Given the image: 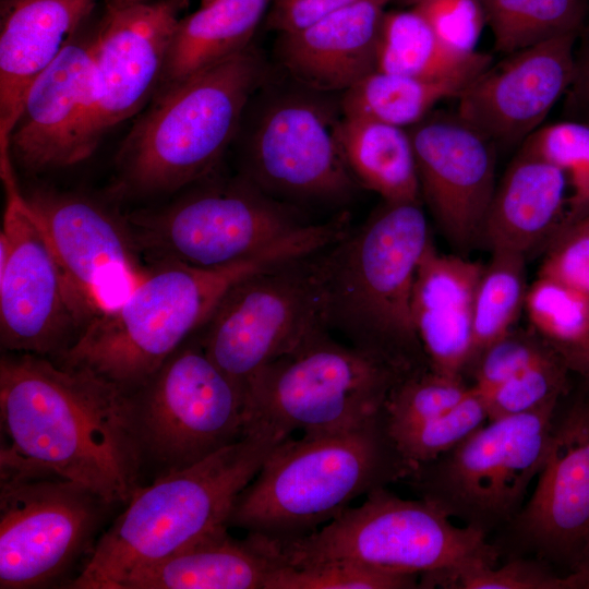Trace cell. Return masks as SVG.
I'll list each match as a JSON object with an SVG mask.
<instances>
[{
  "mask_svg": "<svg viewBox=\"0 0 589 589\" xmlns=\"http://www.w3.org/2000/svg\"><path fill=\"white\" fill-rule=\"evenodd\" d=\"M0 424V466L53 473L112 506L143 485L129 392L88 369L4 351Z\"/></svg>",
  "mask_w": 589,
  "mask_h": 589,
  "instance_id": "cell-1",
  "label": "cell"
},
{
  "mask_svg": "<svg viewBox=\"0 0 589 589\" xmlns=\"http://www.w3.org/2000/svg\"><path fill=\"white\" fill-rule=\"evenodd\" d=\"M328 241L327 229L312 224L224 266L156 262L124 301L94 317L56 361L88 369L131 392L205 325L237 283L274 264L316 252Z\"/></svg>",
  "mask_w": 589,
  "mask_h": 589,
  "instance_id": "cell-2",
  "label": "cell"
},
{
  "mask_svg": "<svg viewBox=\"0 0 589 589\" xmlns=\"http://www.w3.org/2000/svg\"><path fill=\"white\" fill-rule=\"evenodd\" d=\"M287 438L249 429L205 459L140 486L69 588L117 589L130 573L228 527L239 494Z\"/></svg>",
  "mask_w": 589,
  "mask_h": 589,
  "instance_id": "cell-3",
  "label": "cell"
},
{
  "mask_svg": "<svg viewBox=\"0 0 589 589\" xmlns=\"http://www.w3.org/2000/svg\"><path fill=\"white\" fill-rule=\"evenodd\" d=\"M430 241L420 202L384 201L362 225L328 248L325 327L405 374L424 369L411 299Z\"/></svg>",
  "mask_w": 589,
  "mask_h": 589,
  "instance_id": "cell-4",
  "label": "cell"
},
{
  "mask_svg": "<svg viewBox=\"0 0 589 589\" xmlns=\"http://www.w3.org/2000/svg\"><path fill=\"white\" fill-rule=\"evenodd\" d=\"M410 472L386 431L383 410L351 430L290 436L239 494L228 527L275 542L296 540Z\"/></svg>",
  "mask_w": 589,
  "mask_h": 589,
  "instance_id": "cell-5",
  "label": "cell"
},
{
  "mask_svg": "<svg viewBox=\"0 0 589 589\" xmlns=\"http://www.w3.org/2000/svg\"><path fill=\"white\" fill-rule=\"evenodd\" d=\"M264 74L250 48L158 89L117 154L112 191L172 193L213 172Z\"/></svg>",
  "mask_w": 589,
  "mask_h": 589,
  "instance_id": "cell-6",
  "label": "cell"
},
{
  "mask_svg": "<svg viewBox=\"0 0 589 589\" xmlns=\"http://www.w3.org/2000/svg\"><path fill=\"white\" fill-rule=\"evenodd\" d=\"M473 527L452 524L432 503L401 498L385 488L348 507L317 530L291 541L275 542L288 566L347 561L373 569L422 575L420 585L435 587L444 578L479 562L494 565L495 549Z\"/></svg>",
  "mask_w": 589,
  "mask_h": 589,
  "instance_id": "cell-7",
  "label": "cell"
},
{
  "mask_svg": "<svg viewBox=\"0 0 589 589\" xmlns=\"http://www.w3.org/2000/svg\"><path fill=\"white\" fill-rule=\"evenodd\" d=\"M406 375L318 328L252 378L244 394L245 431L290 437L358 428L381 414L389 392Z\"/></svg>",
  "mask_w": 589,
  "mask_h": 589,
  "instance_id": "cell-8",
  "label": "cell"
},
{
  "mask_svg": "<svg viewBox=\"0 0 589 589\" xmlns=\"http://www.w3.org/2000/svg\"><path fill=\"white\" fill-rule=\"evenodd\" d=\"M129 401L143 474L152 471L153 480L205 459L245 433L244 396L197 337L129 392Z\"/></svg>",
  "mask_w": 589,
  "mask_h": 589,
  "instance_id": "cell-9",
  "label": "cell"
},
{
  "mask_svg": "<svg viewBox=\"0 0 589 589\" xmlns=\"http://www.w3.org/2000/svg\"><path fill=\"white\" fill-rule=\"evenodd\" d=\"M111 506L53 473L0 466V588H69Z\"/></svg>",
  "mask_w": 589,
  "mask_h": 589,
  "instance_id": "cell-10",
  "label": "cell"
},
{
  "mask_svg": "<svg viewBox=\"0 0 589 589\" xmlns=\"http://www.w3.org/2000/svg\"><path fill=\"white\" fill-rule=\"evenodd\" d=\"M557 402L488 420L409 476L421 498L485 534L512 521L544 464Z\"/></svg>",
  "mask_w": 589,
  "mask_h": 589,
  "instance_id": "cell-11",
  "label": "cell"
},
{
  "mask_svg": "<svg viewBox=\"0 0 589 589\" xmlns=\"http://www.w3.org/2000/svg\"><path fill=\"white\" fill-rule=\"evenodd\" d=\"M328 248L237 283L199 330L201 345L241 393L269 362L324 324ZM245 400V398H244Z\"/></svg>",
  "mask_w": 589,
  "mask_h": 589,
  "instance_id": "cell-12",
  "label": "cell"
},
{
  "mask_svg": "<svg viewBox=\"0 0 589 589\" xmlns=\"http://www.w3.org/2000/svg\"><path fill=\"white\" fill-rule=\"evenodd\" d=\"M123 220L139 252L156 262L206 268L251 257L313 224L300 207L275 200L245 177L200 188Z\"/></svg>",
  "mask_w": 589,
  "mask_h": 589,
  "instance_id": "cell-13",
  "label": "cell"
},
{
  "mask_svg": "<svg viewBox=\"0 0 589 589\" xmlns=\"http://www.w3.org/2000/svg\"><path fill=\"white\" fill-rule=\"evenodd\" d=\"M0 231V342L4 351L58 359L89 317L50 239L16 184L5 187Z\"/></svg>",
  "mask_w": 589,
  "mask_h": 589,
  "instance_id": "cell-14",
  "label": "cell"
},
{
  "mask_svg": "<svg viewBox=\"0 0 589 589\" xmlns=\"http://www.w3.org/2000/svg\"><path fill=\"white\" fill-rule=\"evenodd\" d=\"M337 124L309 97L277 99L248 141L244 177L275 200L300 208L346 202L358 183L345 161Z\"/></svg>",
  "mask_w": 589,
  "mask_h": 589,
  "instance_id": "cell-15",
  "label": "cell"
},
{
  "mask_svg": "<svg viewBox=\"0 0 589 589\" xmlns=\"http://www.w3.org/2000/svg\"><path fill=\"white\" fill-rule=\"evenodd\" d=\"M97 35L89 20L27 91L9 140L10 158L26 171L72 167L97 149Z\"/></svg>",
  "mask_w": 589,
  "mask_h": 589,
  "instance_id": "cell-16",
  "label": "cell"
},
{
  "mask_svg": "<svg viewBox=\"0 0 589 589\" xmlns=\"http://www.w3.org/2000/svg\"><path fill=\"white\" fill-rule=\"evenodd\" d=\"M24 196L89 322L118 306L147 274L123 217L72 193L38 189Z\"/></svg>",
  "mask_w": 589,
  "mask_h": 589,
  "instance_id": "cell-17",
  "label": "cell"
},
{
  "mask_svg": "<svg viewBox=\"0 0 589 589\" xmlns=\"http://www.w3.org/2000/svg\"><path fill=\"white\" fill-rule=\"evenodd\" d=\"M572 33L507 55L456 97V115L493 145L522 144L537 131L575 74Z\"/></svg>",
  "mask_w": 589,
  "mask_h": 589,
  "instance_id": "cell-18",
  "label": "cell"
},
{
  "mask_svg": "<svg viewBox=\"0 0 589 589\" xmlns=\"http://www.w3.org/2000/svg\"><path fill=\"white\" fill-rule=\"evenodd\" d=\"M421 196L442 232L466 250L481 240L495 191L494 145L455 113L408 128Z\"/></svg>",
  "mask_w": 589,
  "mask_h": 589,
  "instance_id": "cell-19",
  "label": "cell"
},
{
  "mask_svg": "<svg viewBox=\"0 0 589 589\" xmlns=\"http://www.w3.org/2000/svg\"><path fill=\"white\" fill-rule=\"evenodd\" d=\"M188 0L109 9L98 22L95 130L103 136L137 113L160 84L173 31Z\"/></svg>",
  "mask_w": 589,
  "mask_h": 589,
  "instance_id": "cell-20",
  "label": "cell"
},
{
  "mask_svg": "<svg viewBox=\"0 0 589 589\" xmlns=\"http://www.w3.org/2000/svg\"><path fill=\"white\" fill-rule=\"evenodd\" d=\"M512 522L538 555L575 561L589 539V404L554 423L534 491Z\"/></svg>",
  "mask_w": 589,
  "mask_h": 589,
  "instance_id": "cell-21",
  "label": "cell"
},
{
  "mask_svg": "<svg viewBox=\"0 0 589 589\" xmlns=\"http://www.w3.org/2000/svg\"><path fill=\"white\" fill-rule=\"evenodd\" d=\"M97 0H0V160L33 82L91 20Z\"/></svg>",
  "mask_w": 589,
  "mask_h": 589,
  "instance_id": "cell-22",
  "label": "cell"
},
{
  "mask_svg": "<svg viewBox=\"0 0 589 589\" xmlns=\"http://www.w3.org/2000/svg\"><path fill=\"white\" fill-rule=\"evenodd\" d=\"M484 265L441 254L430 241L411 299L413 326L429 369L461 376L472 352L473 302Z\"/></svg>",
  "mask_w": 589,
  "mask_h": 589,
  "instance_id": "cell-23",
  "label": "cell"
},
{
  "mask_svg": "<svg viewBox=\"0 0 589 589\" xmlns=\"http://www.w3.org/2000/svg\"><path fill=\"white\" fill-rule=\"evenodd\" d=\"M389 0H362L294 32L284 33L278 56L304 86L347 91L376 70L380 29Z\"/></svg>",
  "mask_w": 589,
  "mask_h": 589,
  "instance_id": "cell-24",
  "label": "cell"
},
{
  "mask_svg": "<svg viewBox=\"0 0 589 589\" xmlns=\"http://www.w3.org/2000/svg\"><path fill=\"white\" fill-rule=\"evenodd\" d=\"M567 185L558 167L520 148L495 188L481 240L492 252L526 256L562 226Z\"/></svg>",
  "mask_w": 589,
  "mask_h": 589,
  "instance_id": "cell-25",
  "label": "cell"
},
{
  "mask_svg": "<svg viewBox=\"0 0 589 589\" xmlns=\"http://www.w3.org/2000/svg\"><path fill=\"white\" fill-rule=\"evenodd\" d=\"M223 528L199 542L127 575L117 589H265L283 565L275 544Z\"/></svg>",
  "mask_w": 589,
  "mask_h": 589,
  "instance_id": "cell-26",
  "label": "cell"
},
{
  "mask_svg": "<svg viewBox=\"0 0 589 589\" xmlns=\"http://www.w3.org/2000/svg\"><path fill=\"white\" fill-rule=\"evenodd\" d=\"M271 1L213 0L180 17L158 89L249 48Z\"/></svg>",
  "mask_w": 589,
  "mask_h": 589,
  "instance_id": "cell-27",
  "label": "cell"
},
{
  "mask_svg": "<svg viewBox=\"0 0 589 589\" xmlns=\"http://www.w3.org/2000/svg\"><path fill=\"white\" fill-rule=\"evenodd\" d=\"M337 136L357 183L385 202H420L408 130L376 120L344 117L338 121Z\"/></svg>",
  "mask_w": 589,
  "mask_h": 589,
  "instance_id": "cell-28",
  "label": "cell"
},
{
  "mask_svg": "<svg viewBox=\"0 0 589 589\" xmlns=\"http://www.w3.org/2000/svg\"><path fill=\"white\" fill-rule=\"evenodd\" d=\"M491 61L488 53H464L445 45L414 8L384 14L377 71L423 80L474 79Z\"/></svg>",
  "mask_w": 589,
  "mask_h": 589,
  "instance_id": "cell-29",
  "label": "cell"
},
{
  "mask_svg": "<svg viewBox=\"0 0 589 589\" xmlns=\"http://www.w3.org/2000/svg\"><path fill=\"white\" fill-rule=\"evenodd\" d=\"M474 79L423 80L375 70L344 92L341 109L344 117L409 128Z\"/></svg>",
  "mask_w": 589,
  "mask_h": 589,
  "instance_id": "cell-30",
  "label": "cell"
},
{
  "mask_svg": "<svg viewBox=\"0 0 589 589\" xmlns=\"http://www.w3.org/2000/svg\"><path fill=\"white\" fill-rule=\"evenodd\" d=\"M494 47L509 55L584 28L589 0H480Z\"/></svg>",
  "mask_w": 589,
  "mask_h": 589,
  "instance_id": "cell-31",
  "label": "cell"
},
{
  "mask_svg": "<svg viewBox=\"0 0 589 589\" xmlns=\"http://www.w3.org/2000/svg\"><path fill=\"white\" fill-rule=\"evenodd\" d=\"M526 256L493 251L479 279L472 322V352L469 366L480 353L504 336L517 321L527 293Z\"/></svg>",
  "mask_w": 589,
  "mask_h": 589,
  "instance_id": "cell-32",
  "label": "cell"
},
{
  "mask_svg": "<svg viewBox=\"0 0 589 589\" xmlns=\"http://www.w3.org/2000/svg\"><path fill=\"white\" fill-rule=\"evenodd\" d=\"M520 148L546 159L566 176L570 195L562 226L589 215V122L567 120L540 127Z\"/></svg>",
  "mask_w": 589,
  "mask_h": 589,
  "instance_id": "cell-33",
  "label": "cell"
},
{
  "mask_svg": "<svg viewBox=\"0 0 589 589\" xmlns=\"http://www.w3.org/2000/svg\"><path fill=\"white\" fill-rule=\"evenodd\" d=\"M486 420L484 400L471 386L469 393L447 411L389 437L412 472L459 445Z\"/></svg>",
  "mask_w": 589,
  "mask_h": 589,
  "instance_id": "cell-34",
  "label": "cell"
},
{
  "mask_svg": "<svg viewBox=\"0 0 589 589\" xmlns=\"http://www.w3.org/2000/svg\"><path fill=\"white\" fill-rule=\"evenodd\" d=\"M461 376L422 369L400 378L389 392L383 419L388 435L442 414L470 390Z\"/></svg>",
  "mask_w": 589,
  "mask_h": 589,
  "instance_id": "cell-35",
  "label": "cell"
},
{
  "mask_svg": "<svg viewBox=\"0 0 589 589\" xmlns=\"http://www.w3.org/2000/svg\"><path fill=\"white\" fill-rule=\"evenodd\" d=\"M525 309L553 348L577 341L589 329V296L548 277L539 276L528 288Z\"/></svg>",
  "mask_w": 589,
  "mask_h": 589,
  "instance_id": "cell-36",
  "label": "cell"
},
{
  "mask_svg": "<svg viewBox=\"0 0 589 589\" xmlns=\"http://www.w3.org/2000/svg\"><path fill=\"white\" fill-rule=\"evenodd\" d=\"M565 362L553 350L517 375L501 385L479 393L485 404L488 420L520 414L557 402L566 390Z\"/></svg>",
  "mask_w": 589,
  "mask_h": 589,
  "instance_id": "cell-37",
  "label": "cell"
},
{
  "mask_svg": "<svg viewBox=\"0 0 589 589\" xmlns=\"http://www.w3.org/2000/svg\"><path fill=\"white\" fill-rule=\"evenodd\" d=\"M418 575L373 569L347 561H328L300 567L281 565L265 589H411Z\"/></svg>",
  "mask_w": 589,
  "mask_h": 589,
  "instance_id": "cell-38",
  "label": "cell"
},
{
  "mask_svg": "<svg viewBox=\"0 0 589 589\" xmlns=\"http://www.w3.org/2000/svg\"><path fill=\"white\" fill-rule=\"evenodd\" d=\"M553 350L530 332L510 329L488 346L473 362L477 392L485 393L528 369Z\"/></svg>",
  "mask_w": 589,
  "mask_h": 589,
  "instance_id": "cell-39",
  "label": "cell"
},
{
  "mask_svg": "<svg viewBox=\"0 0 589 589\" xmlns=\"http://www.w3.org/2000/svg\"><path fill=\"white\" fill-rule=\"evenodd\" d=\"M438 585L461 589H566L565 577L549 572L539 562L516 558L495 568L479 562L444 578Z\"/></svg>",
  "mask_w": 589,
  "mask_h": 589,
  "instance_id": "cell-40",
  "label": "cell"
},
{
  "mask_svg": "<svg viewBox=\"0 0 589 589\" xmlns=\"http://www.w3.org/2000/svg\"><path fill=\"white\" fill-rule=\"evenodd\" d=\"M411 8L445 45L464 53L476 51L486 22L480 0H421Z\"/></svg>",
  "mask_w": 589,
  "mask_h": 589,
  "instance_id": "cell-41",
  "label": "cell"
},
{
  "mask_svg": "<svg viewBox=\"0 0 589 589\" xmlns=\"http://www.w3.org/2000/svg\"><path fill=\"white\" fill-rule=\"evenodd\" d=\"M550 241L539 276L589 296V223L581 218L562 226Z\"/></svg>",
  "mask_w": 589,
  "mask_h": 589,
  "instance_id": "cell-42",
  "label": "cell"
},
{
  "mask_svg": "<svg viewBox=\"0 0 589 589\" xmlns=\"http://www.w3.org/2000/svg\"><path fill=\"white\" fill-rule=\"evenodd\" d=\"M268 24L284 33L301 29L317 20L362 0H274Z\"/></svg>",
  "mask_w": 589,
  "mask_h": 589,
  "instance_id": "cell-43",
  "label": "cell"
},
{
  "mask_svg": "<svg viewBox=\"0 0 589 589\" xmlns=\"http://www.w3.org/2000/svg\"><path fill=\"white\" fill-rule=\"evenodd\" d=\"M570 89V100L589 118V26L578 53H575V74Z\"/></svg>",
  "mask_w": 589,
  "mask_h": 589,
  "instance_id": "cell-44",
  "label": "cell"
},
{
  "mask_svg": "<svg viewBox=\"0 0 589 589\" xmlns=\"http://www.w3.org/2000/svg\"><path fill=\"white\" fill-rule=\"evenodd\" d=\"M554 349L568 370L576 371L589 382V329L577 341Z\"/></svg>",
  "mask_w": 589,
  "mask_h": 589,
  "instance_id": "cell-45",
  "label": "cell"
},
{
  "mask_svg": "<svg viewBox=\"0 0 589 589\" xmlns=\"http://www.w3.org/2000/svg\"><path fill=\"white\" fill-rule=\"evenodd\" d=\"M566 589H589V539L574 561L573 572L565 576Z\"/></svg>",
  "mask_w": 589,
  "mask_h": 589,
  "instance_id": "cell-46",
  "label": "cell"
},
{
  "mask_svg": "<svg viewBox=\"0 0 589 589\" xmlns=\"http://www.w3.org/2000/svg\"><path fill=\"white\" fill-rule=\"evenodd\" d=\"M148 0H106V8L109 9H121L129 5L137 4Z\"/></svg>",
  "mask_w": 589,
  "mask_h": 589,
  "instance_id": "cell-47",
  "label": "cell"
},
{
  "mask_svg": "<svg viewBox=\"0 0 589 589\" xmlns=\"http://www.w3.org/2000/svg\"><path fill=\"white\" fill-rule=\"evenodd\" d=\"M401 1L404 3H406V4H410L411 7H413L414 4H417L421 0H401Z\"/></svg>",
  "mask_w": 589,
  "mask_h": 589,
  "instance_id": "cell-48",
  "label": "cell"
},
{
  "mask_svg": "<svg viewBox=\"0 0 589 589\" xmlns=\"http://www.w3.org/2000/svg\"><path fill=\"white\" fill-rule=\"evenodd\" d=\"M211 1H213V0H201V4H206V3L211 2Z\"/></svg>",
  "mask_w": 589,
  "mask_h": 589,
  "instance_id": "cell-49",
  "label": "cell"
},
{
  "mask_svg": "<svg viewBox=\"0 0 589 589\" xmlns=\"http://www.w3.org/2000/svg\"><path fill=\"white\" fill-rule=\"evenodd\" d=\"M588 223H589V215H587L586 217H584Z\"/></svg>",
  "mask_w": 589,
  "mask_h": 589,
  "instance_id": "cell-50",
  "label": "cell"
}]
</instances>
